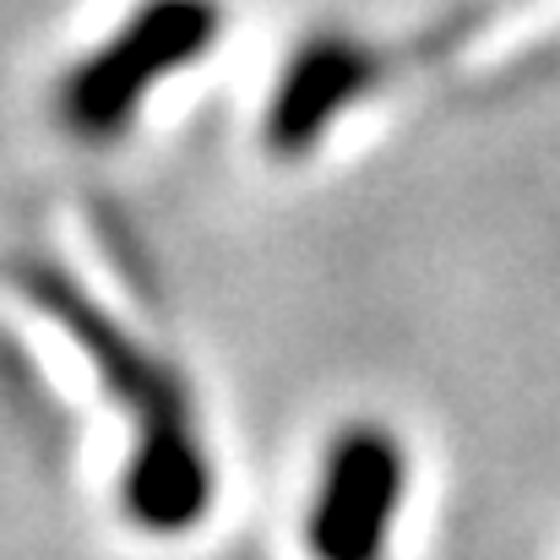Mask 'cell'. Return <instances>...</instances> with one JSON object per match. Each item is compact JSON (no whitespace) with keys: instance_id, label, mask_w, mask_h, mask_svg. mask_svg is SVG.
<instances>
[{"instance_id":"2","label":"cell","mask_w":560,"mask_h":560,"mask_svg":"<svg viewBox=\"0 0 560 560\" xmlns=\"http://www.w3.org/2000/svg\"><path fill=\"white\" fill-rule=\"evenodd\" d=\"M223 27L212 0H148L98 49H88L60 82V120L82 142H115L153 88L196 66Z\"/></svg>"},{"instance_id":"4","label":"cell","mask_w":560,"mask_h":560,"mask_svg":"<svg viewBox=\"0 0 560 560\" xmlns=\"http://www.w3.org/2000/svg\"><path fill=\"white\" fill-rule=\"evenodd\" d=\"M375 82V49H365L360 38H338L322 33L311 44H300V55L283 66L272 104H267V148L278 159H300L311 153L327 126L365 98Z\"/></svg>"},{"instance_id":"3","label":"cell","mask_w":560,"mask_h":560,"mask_svg":"<svg viewBox=\"0 0 560 560\" xmlns=\"http://www.w3.org/2000/svg\"><path fill=\"white\" fill-rule=\"evenodd\" d=\"M408 479V446L392 424L349 419L343 430H332L305 506L311 560H386Z\"/></svg>"},{"instance_id":"1","label":"cell","mask_w":560,"mask_h":560,"mask_svg":"<svg viewBox=\"0 0 560 560\" xmlns=\"http://www.w3.org/2000/svg\"><path fill=\"white\" fill-rule=\"evenodd\" d=\"M27 289L49 316H60L71 327V338L88 349L93 371L120 392V402L137 419V441H131V463H126V485H120L131 523L148 534H190L212 506V457L201 446L180 375L159 365L148 349H137L60 272L38 267V272H27Z\"/></svg>"}]
</instances>
